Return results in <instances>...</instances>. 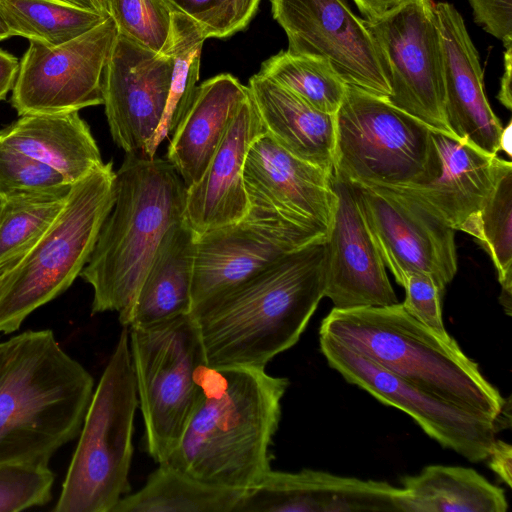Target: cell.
I'll return each instance as SVG.
<instances>
[{
  "instance_id": "cell-1",
  "label": "cell",
  "mask_w": 512,
  "mask_h": 512,
  "mask_svg": "<svg viewBox=\"0 0 512 512\" xmlns=\"http://www.w3.org/2000/svg\"><path fill=\"white\" fill-rule=\"evenodd\" d=\"M192 414L167 461L210 484L248 490L271 469L270 445L289 380L265 369L203 364Z\"/></svg>"
},
{
  "instance_id": "cell-2",
  "label": "cell",
  "mask_w": 512,
  "mask_h": 512,
  "mask_svg": "<svg viewBox=\"0 0 512 512\" xmlns=\"http://www.w3.org/2000/svg\"><path fill=\"white\" fill-rule=\"evenodd\" d=\"M326 240L306 245L198 306L210 367L265 369L294 346L325 297Z\"/></svg>"
},
{
  "instance_id": "cell-3",
  "label": "cell",
  "mask_w": 512,
  "mask_h": 512,
  "mask_svg": "<svg viewBox=\"0 0 512 512\" xmlns=\"http://www.w3.org/2000/svg\"><path fill=\"white\" fill-rule=\"evenodd\" d=\"M94 380L49 329L0 342V463L45 462L75 439Z\"/></svg>"
},
{
  "instance_id": "cell-4",
  "label": "cell",
  "mask_w": 512,
  "mask_h": 512,
  "mask_svg": "<svg viewBox=\"0 0 512 512\" xmlns=\"http://www.w3.org/2000/svg\"><path fill=\"white\" fill-rule=\"evenodd\" d=\"M319 335L361 354L416 387L499 425L506 401L451 337L413 318L402 303L333 308Z\"/></svg>"
},
{
  "instance_id": "cell-5",
  "label": "cell",
  "mask_w": 512,
  "mask_h": 512,
  "mask_svg": "<svg viewBox=\"0 0 512 512\" xmlns=\"http://www.w3.org/2000/svg\"><path fill=\"white\" fill-rule=\"evenodd\" d=\"M115 174L113 208L80 274L93 289L92 314L119 312L133 300L185 209L187 187L167 159L126 154Z\"/></svg>"
},
{
  "instance_id": "cell-6",
  "label": "cell",
  "mask_w": 512,
  "mask_h": 512,
  "mask_svg": "<svg viewBox=\"0 0 512 512\" xmlns=\"http://www.w3.org/2000/svg\"><path fill=\"white\" fill-rule=\"evenodd\" d=\"M115 176L108 162L74 183L53 223L0 272V334L17 331L80 276L113 208Z\"/></svg>"
},
{
  "instance_id": "cell-7",
  "label": "cell",
  "mask_w": 512,
  "mask_h": 512,
  "mask_svg": "<svg viewBox=\"0 0 512 512\" xmlns=\"http://www.w3.org/2000/svg\"><path fill=\"white\" fill-rule=\"evenodd\" d=\"M138 397L123 327L94 389L55 512H112L130 491Z\"/></svg>"
},
{
  "instance_id": "cell-8",
  "label": "cell",
  "mask_w": 512,
  "mask_h": 512,
  "mask_svg": "<svg viewBox=\"0 0 512 512\" xmlns=\"http://www.w3.org/2000/svg\"><path fill=\"white\" fill-rule=\"evenodd\" d=\"M335 120V178L386 187L428 179L433 130L386 98L347 85Z\"/></svg>"
},
{
  "instance_id": "cell-9",
  "label": "cell",
  "mask_w": 512,
  "mask_h": 512,
  "mask_svg": "<svg viewBox=\"0 0 512 512\" xmlns=\"http://www.w3.org/2000/svg\"><path fill=\"white\" fill-rule=\"evenodd\" d=\"M128 331L145 447L162 463L178 445L198 399V371L206 364L198 326L186 314Z\"/></svg>"
},
{
  "instance_id": "cell-10",
  "label": "cell",
  "mask_w": 512,
  "mask_h": 512,
  "mask_svg": "<svg viewBox=\"0 0 512 512\" xmlns=\"http://www.w3.org/2000/svg\"><path fill=\"white\" fill-rule=\"evenodd\" d=\"M366 21L388 69L387 100L430 129L455 137L445 118L443 48L434 1L403 0Z\"/></svg>"
},
{
  "instance_id": "cell-11",
  "label": "cell",
  "mask_w": 512,
  "mask_h": 512,
  "mask_svg": "<svg viewBox=\"0 0 512 512\" xmlns=\"http://www.w3.org/2000/svg\"><path fill=\"white\" fill-rule=\"evenodd\" d=\"M326 238L276 210L250 205L240 220L197 235L191 312L289 253Z\"/></svg>"
},
{
  "instance_id": "cell-12",
  "label": "cell",
  "mask_w": 512,
  "mask_h": 512,
  "mask_svg": "<svg viewBox=\"0 0 512 512\" xmlns=\"http://www.w3.org/2000/svg\"><path fill=\"white\" fill-rule=\"evenodd\" d=\"M118 35L112 17L57 46L29 41L12 88L19 116L79 111L103 104L102 76Z\"/></svg>"
},
{
  "instance_id": "cell-13",
  "label": "cell",
  "mask_w": 512,
  "mask_h": 512,
  "mask_svg": "<svg viewBox=\"0 0 512 512\" xmlns=\"http://www.w3.org/2000/svg\"><path fill=\"white\" fill-rule=\"evenodd\" d=\"M319 336L320 349L329 366L347 382L408 414L444 448L471 462L487 459L500 426L496 421L444 401L343 344Z\"/></svg>"
},
{
  "instance_id": "cell-14",
  "label": "cell",
  "mask_w": 512,
  "mask_h": 512,
  "mask_svg": "<svg viewBox=\"0 0 512 512\" xmlns=\"http://www.w3.org/2000/svg\"><path fill=\"white\" fill-rule=\"evenodd\" d=\"M273 18L288 39V52L325 58L342 80L388 98L389 73L366 19L347 0H270Z\"/></svg>"
},
{
  "instance_id": "cell-15",
  "label": "cell",
  "mask_w": 512,
  "mask_h": 512,
  "mask_svg": "<svg viewBox=\"0 0 512 512\" xmlns=\"http://www.w3.org/2000/svg\"><path fill=\"white\" fill-rule=\"evenodd\" d=\"M374 243L396 282L430 274L445 289L457 272L455 230L392 187L349 183Z\"/></svg>"
},
{
  "instance_id": "cell-16",
  "label": "cell",
  "mask_w": 512,
  "mask_h": 512,
  "mask_svg": "<svg viewBox=\"0 0 512 512\" xmlns=\"http://www.w3.org/2000/svg\"><path fill=\"white\" fill-rule=\"evenodd\" d=\"M173 61L117 35L102 76L105 115L114 143L126 154L142 155L162 119Z\"/></svg>"
},
{
  "instance_id": "cell-17",
  "label": "cell",
  "mask_w": 512,
  "mask_h": 512,
  "mask_svg": "<svg viewBox=\"0 0 512 512\" xmlns=\"http://www.w3.org/2000/svg\"><path fill=\"white\" fill-rule=\"evenodd\" d=\"M243 179L250 205L328 234L337 205L333 173L292 155L265 132L248 151Z\"/></svg>"
},
{
  "instance_id": "cell-18",
  "label": "cell",
  "mask_w": 512,
  "mask_h": 512,
  "mask_svg": "<svg viewBox=\"0 0 512 512\" xmlns=\"http://www.w3.org/2000/svg\"><path fill=\"white\" fill-rule=\"evenodd\" d=\"M407 512L404 489L384 481L362 480L303 469H270L246 490L233 512Z\"/></svg>"
},
{
  "instance_id": "cell-19",
  "label": "cell",
  "mask_w": 512,
  "mask_h": 512,
  "mask_svg": "<svg viewBox=\"0 0 512 512\" xmlns=\"http://www.w3.org/2000/svg\"><path fill=\"white\" fill-rule=\"evenodd\" d=\"M337 205L326 238L325 297L336 309L398 303L351 185L333 176Z\"/></svg>"
},
{
  "instance_id": "cell-20",
  "label": "cell",
  "mask_w": 512,
  "mask_h": 512,
  "mask_svg": "<svg viewBox=\"0 0 512 512\" xmlns=\"http://www.w3.org/2000/svg\"><path fill=\"white\" fill-rule=\"evenodd\" d=\"M431 138L433 172L429 178L392 188L455 231H462L512 164L445 133L433 130Z\"/></svg>"
},
{
  "instance_id": "cell-21",
  "label": "cell",
  "mask_w": 512,
  "mask_h": 512,
  "mask_svg": "<svg viewBox=\"0 0 512 512\" xmlns=\"http://www.w3.org/2000/svg\"><path fill=\"white\" fill-rule=\"evenodd\" d=\"M444 59V111L456 138L497 155L503 126L484 92L478 52L456 8L435 3Z\"/></svg>"
},
{
  "instance_id": "cell-22",
  "label": "cell",
  "mask_w": 512,
  "mask_h": 512,
  "mask_svg": "<svg viewBox=\"0 0 512 512\" xmlns=\"http://www.w3.org/2000/svg\"><path fill=\"white\" fill-rule=\"evenodd\" d=\"M264 133L249 94L236 109L202 176L186 190L183 220L196 235L238 221L248 213L244 165L251 145Z\"/></svg>"
},
{
  "instance_id": "cell-23",
  "label": "cell",
  "mask_w": 512,
  "mask_h": 512,
  "mask_svg": "<svg viewBox=\"0 0 512 512\" xmlns=\"http://www.w3.org/2000/svg\"><path fill=\"white\" fill-rule=\"evenodd\" d=\"M248 95L247 86L228 73L197 86L167 149V160L187 188L202 176L236 109Z\"/></svg>"
},
{
  "instance_id": "cell-24",
  "label": "cell",
  "mask_w": 512,
  "mask_h": 512,
  "mask_svg": "<svg viewBox=\"0 0 512 512\" xmlns=\"http://www.w3.org/2000/svg\"><path fill=\"white\" fill-rule=\"evenodd\" d=\"M196 237L183 219L167 231L135 297L119 311L123 327H148L190 314Z\"/></svg>"
},
{
  "instance_id": "cell-25",
  "label": "cell",
  "mask_w": 512,
  "mask_h": 512,
  "mask_svg": "<svg viewBox=\"0 0 512 512\" xmlns=\"http://www.w3.org/2000/svg\"><path fill=\"white\" fill-rule=\"evenodd\" d=\"M265 132L292 155L333 173L336 120L260 75L247 85Z\"/></svg>"
},
{
  "instance_id": "cell-26",
  "label": "cell",
  "mask_w": 512,
  "mask_h": 512,
  "mask_svg": "<svg viewBox=\"0 0 512 512\" xmlns=\"http://www.w3.org/2000/svg\"><path fill=\"white\" fill-rule=\"evenodd\" d=\"M0 143L50 166L71 185L105 164L79 111L22 115L0 130Z\"/></svg>"
},
{
  "instance_id": "cell-27",
  "label": "cell",
  "mask_w": 512,
  "mask_h": 512,
  "mask_svg": "<svg viewBox=\"0 0 512 512\" xmlns=\"http://www.w3.org/2000/svg\"><path fill=\"white\" fill-rule=\"evenodd\" d=\"M407 512H506L505 491L476 470L461 466L429 465L419 474L404 476Z\"/></svg>"
},
{
  "instance_id": "cell-28",
  "label": "cell",
  "mask_w": 512,
  "mask_h": 512,
  "mask_svg": "<svg viewBox=\"0 0 512 512\" xmlns=\"http://www.w3.org/2000/svg\"><path fill=\"white\" fill-rule=\"evenodd\" d=\"M245 491L203 482L162 462L112 512H233Z\"/></svg>"
},
{
  "instance_id": "cell-29",
  "label": "cell",
  "mask_w": 512,
  "mask_h": 512,
  "mask_svg": "<svg viewBox=\"0 0 512 512\" xmlns=\"http://www.w3.org/2000/svg\"><path fill=\"white\" fill-rule=\"evenodd\" d=\"M206 37L188 16L171 12L169 38L162 51L172 57L170 89L162 119L143 156L155 157L159 145L171 135L187 112L199 79L201 51Z\"/></svg>"
},
{
  "instance_id": "cell-30",
  "label": "cell",
  "mask_w": 512,
  "mask_h": 512,
  "mask_svg": "<svg viewBox=\"0 0 512 512\" xmlns=\"http://www.w3.org/2000/svg\"><path fill=\"white\" fill-rule=\"evenodd\" d=\"M0 14L11 37L49 46L70 41L108 18L61 0H0Z\"/></svg>"
},
{
  "instance_id": "cell-31",
  "label": "cell",
  "mask_w": 512,
  "mask_h": 512,
  "mask_svg": "<svg viewBox=\"0 0 512 512\" xmlns=\"http://www.w3.org/2000/svg\"><path fill=\"white\" fill-rule=\"evenodd\" d=\"M71 187L63 185L0 198V272L53 223Z\"/></svg>"
},
{
  "instance_id": "cell-32",
  "label": "cell",
  "mask_w": 512,
  "mask_h": 512,
  "mask_svg": "<svg viewBox=\"0 0 512 512\" xmlns=\"http://www.w3.org/2000/svg\"><path fill=\"white\" fill-rule=\"evenodd\" d=\"M490 255L507 315L512 304V166L500 176L478 213L463 227Z\"/></svg>"
},
{
  "instance_id": "cell-33",
  "label": "cell",
  "mask_w": 512,
  "mask_h": 512,
  "mask_svg": "<svg viewBox=\"0 0 512 512\" xmlns=\"http://www.w3.org/2000/svg\"><path fill=\"white\" fill-rule=\"evenodd\" d=\"M258 73L328 114L337 113L346 93L347 84L322 57L280 51L265 60Z\"/></svg>"
},
{
  "instance_id": "cell-34",
  "label": "cell",
  "mask_w": 512,
  "mask_h": 512,
  "mask_svg": "<svg viewBox=\"0 0 512 512\" xmlns=\"http://www.w3.org/2000/svg\"><path fill=\"white\" fill-rule=\"evenodd\" d=\"M54 478L49 463H0V512H19L50 502Z\"/></svg>"
},
{
  "instance_id": "cell-35",
  "label": "cell",
  "mask_w": 512,
  "mask_h": 512,
  "mask_svg": "<svg viewBox=\"0 0 512 512\" xmlns=\"http://www.w3.org/2000/svg\"><path fill=\"white\" fill-rule=\"evenodd\" d=\"M118 33L161 52L167 44L171 11L162 0H108Z\"/></svg>"
},
{
  "instance_id": "cell-36",
  "label": "cell",
  "mask_w": 512,
  "mask_h": 512,
  "mask_svg": "<svg viewBox=\"0 0 512 512\" xmlns=\"http://www.w3.org/2000/svg\"><path fill=\"white\" fill-rule=\"evenodd\" d=\"M171 12L188 16L206 39L226 38L245 29L261 0H162Z\"/></svg>"
},
{
  "instance_id": "cell-37",
  "label": "cell",
  "mask_w": 512,
  "mask_h": 512,
  "mask_svg": "<svg viewBox=\"0 0 512 512\" xmlns=\"http://www.w3.org/2000/svg\"><path fill=\"white\" fill-rule=\"evenodd\" d=\"M71 185L50 166L0 143V198Z\"/></svg>"
},
{
  "instance_id": "cell-38",
  "label": "cell",
  "mask_w": 512,
  "mask_h": 512,
  "mask_svg": "<svg viewBox=\"0 0 512 512\" xmlns=\"http://www.w3.org/2000/svg\"><path fill=\"white\" fill-rule=\"evenodd\" d=\"M403 288L405 300L402 305L408 314L442 337H449L442 317V295L445 289L424 272L409 273Z\"/></svg>"
},
{
  "instance_id": "cell-39",
  "label": "cell",
  "mask_w": 512,
  "mask_h": 512,
  "mask_svg": "<svg viewBox=\"0 0 512 512\" xmlns=\"http://www.w3.org/2000/svg\"><path fill=\"white\" fill-rule=\"evenodd\" d=\"M474 21L492 36L512 43V0H468Z\"/></svg>"
},
{
  "instance_id": "cell-40",
  "label": "cell",
  "mask_w": 512,
  "mask_h": 512,
  "mask_svg": "<svg viewBox=\"0 0 512 512\" xmlns=\"http://www.w3.org/2000/svg\"><path fill=\"white\" fill-rule=\"evenodd\" d=\"M489 468L508 486L512 485V446L495 439L488 457Z\"/></svg>"
},
{
  "instance_id": "cell-41",
  "label": "cell",
  "mask_w": 512,
  "mask_h": 512,
  "mask_svg": "<svg viewBox=\"0 0 512 512\" xmlns=\"http://www.w3.org/2000/svg\"><path fill=\"white\" fill-rule=\"evenodd\" d=\"M19 69L18 59L11 53L0 49V101L12 90Z\"/></svg>"
},
{
  "instance_id": "cell-42",
  "label": "cell",
  "mask_w": 512,
  "mask_h": 512,
  "mask_svg": "<svg viewBox=\"0 0 512 512\" xmlns=\"http://www.w3.org/2000/svg\"><path fill=\"white\" fill-rule=\"evenodd\" d=\"M504 74L501 78L500 90L498 93L499 101L507 108H512L511 94V71H512V43L504 44Z\"/></svg>"
},
{
  "instance_id": "cell-43",
  "label": "cell",
  "mask_w": 512,
  "mask_h": 512,
  "mask_svg": "<svg viewBox=\"0 0 512 512\" xmlns=\"http://www.w3.org/2000/svg\"><path fill=\"white\" fill-rule=\"evenodd\" d=\"M366 19L377 18L403 0H353Z\"/></svg>"
},
{
  "instance_id": "cell-44",
  "label": "cell",
  "mask_w": 512,
  "mask_h": 512,
  "mask_svg": "<svg viewBox=\"0 0 512 512\" xmlns=\"http://www.w3.org/2000/svg\"><path fill=\"white\" fill-rule=\"evenodd\" d=\"M511 122L508 123L506 127H503L500 140H499V148L507 153L508 156H512L511 152V140H512V131H511Z\"/></svg>"
},
{
  "instance_id": "cell-45",
  "label": "cell",
  "mask_w": 512,
  "mask_h": 512,
  "mask_svg": "<svg viewBox=\"0 0 512 512\" xmlns=\"http://www.w3.org/2000/svg\"><path fill=\"white\" fill-rule=\"evenodd\" d=\"M94 5L97 12L100 14L109 17V6L108 0H90Z\"/></svg>"
},
{
  "instance_id": "cell-46",
  "label": "cell",
  "mask_w": 512,
  "mask_h": 512,
  "mask_svg": "<svg viewBox=\"0 0 512 512\" xmlns=\"http://www.w3.org/2000/svg\"><path fill=\"white\" fill-rule=\"evenodd\" d=\"M61 1L67 2L69 4H72V5H75L78 7H82L85 9H90V10L96 11L94 5L92 4V2L90 0H61Z\"/></svg>"
},
{
  "instance_id": "cell-47",
  "label": "cell",
  "mask_w": 512,
  "mask_h": 512,
  "mask_svg": "<svg viewBox=\"0 0 512 512\" xmlns=\"http://www.w3.org/2000/svg\"><path fill=\"white\" fill-rule=\"evenodd\" d=\"M10 37H11L10 31H9L2 15L0 14V41H3Z\"/></svg>"
}]
</instances>
